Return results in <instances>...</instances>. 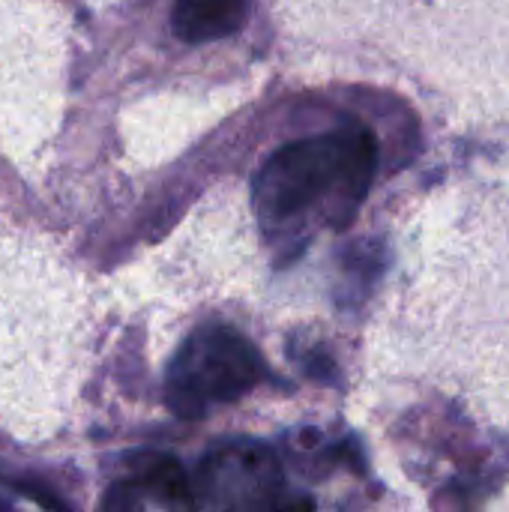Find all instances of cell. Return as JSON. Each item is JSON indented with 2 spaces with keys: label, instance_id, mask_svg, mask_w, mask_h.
I'll return each instance as SVG.
<instances>
[{
  "label": "cell",
  "instance_id": "6da1fadb",
  "mask_svg": "<svg viewBox=\"0 0 509 512\" xmlns=\"http://www.w3.org/2000/svg\"><path fill=\"white\" fill-rule=\"evenodd\" d=\"M378 144L363 126H345L276 150L255 177V210L267 225L288 222L324 198H339L345 216L366 198Z\"/></svg>",
  "mask_w": 509,
  "mask_h": 512
},
{
  "label": "cell",
  "instance_id": "7a4b0ae2",
  "mask_svg": "<svg viewBox=\"0 0 509 512\" xmlns=\"http://www.w3.org/2000/svg\"><path fill=\"white\" fill-rule=\"evenodd\" d=\"M264 360L258 348L225 324L198 327L174 354L168 369V405L180 417H204L258 387Z\"/></svg>",
  "mask_w": 509,
  "mask_h": 512
},
{
  "label": "cell",
  "instance_id": "3957f363",
  "mask_svg": "<svg viewBox=\"0 0 509 512\" xmlns=\"http://www.w3.org/2000/svg\"><path fill=\"white\" fill-rule=\"evenodd\" d=\"M201 498L213 512H312L306 498H282L279 465L255 441H234L207 456Z\"/></svg>",
  "mask_w": 509,
  "mask_h": 512
},
{
  "label": "cell",
  "instance_id": "277c9868",
  "mask_svg": "<svg viewBox=\"0 0 509 512\" xmlns=\"http://www.w3.org/2000/svg\"><path fill=\"white\" fill-rule=\"evenodd\" d=\"M132 468V483L141 489V495H150L171 512H195L198 510V495L195 483L183 471V465L174 456L165 453H138L129 462Z\"/></svg>",
  "mask_w": 509,
  "mask_h": 512
},
{
  "label": "cell",
  "instance_id": "5b68a950",
  "mask_svg": "<svg viewBox=\"0 0 509 512\" xmlns=\"http://www.w3.org/2000/svg\"><path fill=\"white\" fill-rule=\"evenodd\" d=\"M249 0H177L174 30L186 42H213L237 33L246 21Z\"/></svg>",
  "mask_w": 509,
  "mask_h": 512
},
{
  "label": "cell",
  "instance_id": "8992f818",
  "mask_svg": "<svg viewBox=\"0 0 509 512\" xmlns=\"http://www.w3.org/2000/svg\"><path fill=\"white\" fill-rule=\"evenodd\" d=\"M141 489L126 480V483H114L105 498H102V510L105 512H141L144 510V501H141Z\"/></svg>",
  "mask_w": 509,
  "mask_h": 512
},
{
  "label": "cell",
  "instance_id": "52a82bcc",
  "mask_svg": "<svg viewBox=\"0 0 509 512\" xmlns=\"http://www.w3.org/2000/svg\"><path fill=\"white\" fill-rule=\"evenodd\" d=\"M12 486H15V492H21L24 498H30L33 504H39L45 512H69V507H66L51 489H45V486H39V483L18 480V483H12Z\"/></svg>",
  "mask_w": 509,
  "mask_h": 512
}]
</instances>
